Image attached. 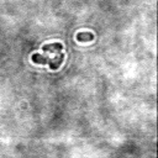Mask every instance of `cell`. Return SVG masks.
<instances>
[{
	"mask_svg": "<svg viewBox=\"0 0 158 158\" xmlns=\"http://www.w3.org/2000/svg\"><path fill=\"white\" fill-rule=\"evenodd\" d=\"M62 49H63V46H62V43H58V42H56V43H49V44H44L43 47H42V51L44 52V53H60L62 52Z\"/></svg>",
	"mask_w": 158,
	"mask_h": 158,
	"instance_id": "obj_2",
	"label": "cell"
},
{
	"mask_svg": "<svg viewBox=\"0 0 158 158\" xmlns=\"http://www.w3.org/2000/svg\"><path fill=\"white\" fill-rule=\"evenodd\" d=\"M63 58H64V54L60 52L57 54L56 58H49L48 56H42V54H38V53H35L32 54V62L33 63H37V64H48L51 69L56 70L59 68V65L62 64L63 62Z\"/></svg>",
	"mask_w": 158,
	"mask_h": 158,
	"instance_id": "obj_1",
	"label": "cell"
},
{
	"mask_svg": "<svg viewBox=\"0 0 158 158\" xmlns=\"http://www.w3.org/2000/svg\"><path fill=\"white\" fill-rule=\"evenodd\" d=\"M77 40L79 42H89V41L94 40V35L90 32H79L77 35Z\"/></svg>",
	"mask_w": 158,
	"mask_h": 158,
	"instance_id": "obj_3",
	"label": "cell"
}]
</instances>
